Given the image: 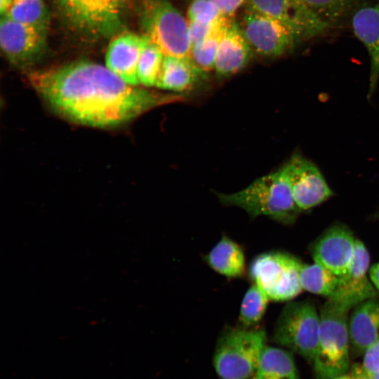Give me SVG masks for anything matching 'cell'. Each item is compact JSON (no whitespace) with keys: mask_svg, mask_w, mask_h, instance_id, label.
Returning a JSON list of instances; mask_svg holds the SVG:
<instances>
[{"mask_svg":"<svg viewBox=\"0 0 379 379\" xmlns=\"http://www.w3.org/2000/svg\"><path fill=\"white\" fill-rule=\"evenodd\" d=\"M369 376L371 379H379V373L370 374Z\"/></svg>","mask_w":379,"mask_h":379,"instance_id":"35","label":"cell"},{"mask_svg":"<svg viewBox=\"0 0 379 379\" xmlns=\"http://www.w3.org/2000/svg\"><path fill=\"white\" fill-rule=\"evenodd\" d=\"M204 74L189 58L164 56L156 87L176 93L185 92L193 88Z\"/></svg>","mask_w":379,"mask_h":379,"instance_id":"19","label":"cell"},{"mask_svg":"<svg viewBox=\"0 0 379 379\" xmlns=\"http://www.w3.org/2000/svg\"><path fill=\"white\" fill-rule=\"evenodd\" d=\"M264 328L231 327L218 339L213 366L221 379L252 378L267 344Z\"/></svg>","mask_w":379,"mask_h":379,"instance_id":"4","label":"cell"},{"mask_svg":"<svg viewBox=\"0 0 379 379\" xmlns=\"http://www.w3.org/2000/svg\"><path fill=\"white\" fill-rule=\"evenodd\" d=\"M143 36V44L137 67L138 79L140 84L144 86H156L164 55L158 46L145 36Z\"/></svg>","mask_w":379,"mask_h":379,"instance_id":"26","label":"cell"},{"mask_svg":"<svg viewBox=\"0 0 379 379\" xmlns=\"http://www.w3.org/2000/svg\"><path fill=\"white\" fill-rule=\"evenodd\" d=\"M350 373L352 379H371L369 375L364 371L361 364H353Z\"/></svg>","mask_w":379,"mask_h":379,"instance_id":"32","label":"cell"},{"mask_svg":"<svg viewBox=\"0 0 379 379\" xmlns=\"http://www.w3.org/2000/svg\"><path fill=\"white\" fill-rule=\"evenodd\" d=\"M357 239L343 225L330 227L311 247L313 262L319 263L339 277L345 274L352 262Z\"/></svg>","mask_w":379,"mask_h":379,"instance_id":"13","label":"cell"},{"mask_svg":"<svg viewBox=\"0 0 379 379\" xmlns=\"http://www.w3.org/2000/svg\"><path fill=\"white\" fill-rule=\"evenodd\" d=\"M303 262L284 252L270 251L256 256L249 266V276L268 296L277 302L289 301L302 291L300 272Z\"/></svg>","mask_w":379,"mask_h":379,"instance_id":"8","label":"cell"},{"mask_svg":"<svg viewBox=\"0 0 379 379\" xmlns=\"http://www.w3.org/2000/svg\"><path fill=\"white\" fill-rule=\"evenodd\" d=\"M233 22V20H229L204 39L191 46L189 59L202 73L206 74L214 69L219 43Z\"/></svg>","mask_w":379,"mask_h":379,"instance_id":"25","label":"cell"},{"mask_svg":"<svg viewBox=\"0 0 379 379\" xmlns=\"http://www.w3.org/2000/svg\"><path fill=\"white\" fill-rule=\"evenodd\" d=\"M219 9L221 14L226 18H232L237 11L246 0H210Z\"/></svg>","mask_w":379,"mask_h":379,"instance_id":"31","label":"cell"},{"mask_svg":"<svg viewBox=\"0 0 379 379\" xmlns=\"http://www.w3.org/2000/svg\"><path fill=\"white\" fill-rule=\"evenodd\" d=\"M351 309L328 298L319 310L320 331L312 362L316 379H333L350 368L349 316Z\"/></svg>","mask_w":379,"mask_h":379,"instance_id":"3","label":"cell"},{"mask_svg":"<svg viewBox=\"0 0 379 379\" xmlns=\"http://www.w3.org/2000/svg\"><path fill=\"white\" fill-rule=\"evenodd\" d=\"M143 40V35L121 32L112 39L105 55V66L132 86L140 84L137 67Z\"/></svg>","mask_w":379,"mask_h":379,"instance_id":"16","label":"cell"},{"mask_svg":"<svg viewBox=\"0 0 379 379\" xmlns=\"http://www.w3.org/2000/svg\"><path fill=\"white\" fill-rule=\"evenodd\" d=\"M0 45L7 59L18 67L34 64L46 48L47 29L20 23L1 15Z\"/></svg>","mask_w":379,"mask_h":379,"instance_id":"11","label":"cell"},{"mask_svg":"<svg viewBox=\"0 0 379 379\" xmlns=\"http://www.w3.org/2000/svg\"><path fill=\"white\" fill-rule=\"evenodd\" d=\"M0 11L16 22L48 29L50 16L44 0H0Z\"/></svg>","mask_w":379,"mask_h":379,"instance_id":"22","label":"cell"},{"mask_svg":"<svg viewBox=\"0 0 379 379\" xmlns=\"http://www.w3.org/2000/svg\"><path fill=\"white\" fill-rule=\"evenodd\" d=\"M300 276L302 290L327 299L333 295L340 281L339 276L315 262L302 263Z\"/></svg>","mask_w":379,"mask_h":379,"instance_id":"23","label":"cell"},{"mask_svg":"<svg viewBox=\"0 0 379 379\" xmlns=\"http://www.w3.org/2000/svg\"><path fill=\"white\" fill-rule=\"evenodd\" d=\"M251 379H300L293 352L266 345Z\"/></svg>","mask_w":379,"mask_h":379,"instance_id":"21","label":"cell"},{"mask_svg":"<svg viewBox=\"0 0 379 379\" xmlns=\"http://www.w3.org/2000/svg\"><path fill=\"white\" fill-rule=\"evenodd\" d=\"M350 346L356 354L379 339V300L372 298L354 307L349 316Z\"/></svg>","mask_w":379,"mask_h":379,"instance_id":"17","label":"cell"},{"mask_svg":"<svg viewBox=\"0 0 379 379\" xmlns=\"http://www.w3.org/2000/svg\"><path fill=\"white\" fill-rule=\"evenodd\" d=\"M322 21L336 27L361 5V0H302Z\"/></svg>","mask_w":379,"mask_h":379,"instance_id":"24","label":"cell"},{"mask_svg":"<svg viewBox=\"0 0 379 379\" xmlns=\"http://www.w3.org/2000/svg\"><path fill=\"white\" fill-rule=\"evenodd\" d=\"M286 168L295 202L301 212L314 208L333 193L318 167L299 152H295Z\"/></svg>","mask_w":379,"mask_h":379,"instance_id":"12","label":"cell"},{"mask_svg":"<svg viewBox=\"0 0 379 379\" xmlns=\"http://www.w3.org/2000/svg\"><path fill=\"white\" fill-rule=\"evenodd\" d=\"M253 51L234 21L223 34L217 50L215 67L222 77H230L244 68Z\"/></svg>","mask_w":379,"mask_h":379,"instance_id":"18","label":"cell"},{"mask_svg":"<svg viewBox=\"0 0 379 379\" xmlns=\"http://www.w3.org/2000/svg\"><path fill=\"white\" fill-rule=\"evenodd\" d=\"M270 298L255 284L246 292L240 307L239 321L244 327H254L262 320Z\"/></svg>","mask_w":379,"mask_h":379,"instance_id":"27","label":"cell"},{"mask_svg":"<svg viewBox=\"0 0 379 379\" xmlns=\"http://www.w3.org/2000/svg\"><path fill=\"white\" fill-rule=\"evenodd\" d=\"M218 196L222 204L239 207L253 218L265 215L280 223L290 225L301 213L295 202L284 165L239 192Z\"/></svg>","mask_w":379,"mask_h":379,"instance_id":"2","label":"cell"},{"mask_svg":"<svg viewBox=\"0 0 379 379\" xmlns=\"http://www.w3.org/2000/svg\"><path fill=\"white\" fill-rule=\"evenodd\" d=\"M350 17L353 33L364 44L370 59L367 95L370 99L379 81V0L359 5Z\"/></svg>","mask_w":379,"mask_h":379,"instance_id":"15","label":"cell"},{"mask_svg":"<svg viewBox=\"0 0 379 379\" xmlns=\"http://www.w3.org/2000/svg\"><path fill=\"white\" fill-rule=\"evenodd\" d=\"M361 366L369 375L379 373V339L364 353Z\"/></svg>","mask_w":379,"mask_h":379,"instance_id":"30","label":"cell"},{"mask_svg":"<svg viewBox=\"0 0 379 379\" xmlns=\"http://www.w3.org/2000/svg\"><path fill=\"white\" fill-rule=\"evenodd\" d=\"M248 9L281 22L297 43L325 34L332 28L319 18L302 0H246Z\"/></svg>","mask_w":379,"mask_h":379,"instance_id":"9","label":"cell"},{"mask_svg":"<svg viewBox=\"0 0 379 379\" xmlns=\"http://www.w3.org/2000/svg\"><path fill=\"white\" fill-rule=\"evenodd\" d=\"M239 26L252 51L261 56L281 57L298 44L279 20L248 8Z\"/></svg>","mask_w":379,"mask_h":379,"instance_id":"10","label":"cell"},{"mask_svg":"<svg viewBox=\"0 0 379 379\" xmlns=\"http://www.w3.org/2000/svg\"><path fill=\"white\" fill-rule=\"evenodd\" d=\"M368 275L372 284L379 291V262L370 266Z\"/></svg>","mask_w":379,"mask_h":379,"instance_id":"33","label":"cell"},{"mask_svg":"<svg viewBox=\"0 0 379 379\" xmlns=\"http://www.w3.org/2000/svg\"><path fill=\"white\" fill-rule=\"evenodd\" d=\"M370 255L364 244L357 239L354 255L347 272L340 277L338 288L331 299L350 308L377 296L368 271Z\"/></svg>","mask_w":379,"mask_h":379,"instance_id":"14","label":"cell"},{"mask_svg":"<svg viewBox=\"0 0 379 379\" xmlns=\"http://www.w3.org/2000/svg\"><path fill=\"white\" fill-rule=\"evenodd\" d=\"M68 26L88 39L113 38L122 32L131 0H55Z\"/></svg>","mask_w":379,"mask_h":379,"instance_id":"5","label":"cell"},{"mask_svg":"<svg viewBox=\"0 0 379 379\" xmlns=\"http://www.w3.org/2000/svg\"><path fill=\"white\" fill-rule=\"evenodd\" d=\"M333 379H352V375L350 373H347L345 374H343L341 375H339L338 377L334 378Z\"/></svg>","mask_w":379,"mask_h":379,"instance_id":"34","label":"cell"},{"mask_svg":"<svg viewBox=\"0 0 379 379\" xmlns=\"http://www.w3.org/2000/svg\"><path fill=\"white\" fill-rule=\"evenodd\" d=\"M223 15L210 0H192L187 10V20L199 22H213Z\"/></svg>","mask_w":379,"mask_h":379,"instance_id":"28","label":"cell"},{"mask_svg":"<svg viewBox=\"0 0 379 379\" xmlns=\"http://www.w3.org/2000/svg\"><path fill=\"white\" fill-rule=\"evenodd\" d=\"M30 84L69 121L99 128H114L182 97L128 84L106 66L79 60L31 72Z\"/></svg>","mask_w":379,"mask_h":379,"instance_id":"1","label":"cell"},{"mask_svg":"<svg viewBox=\"0 0 379 379\" xmlns=\"http://www.w3.org/2000/svg\"><path fill=\"white\" fill-rule=\"evenodd\" d=\"M214 271L227 278L244 275L246 262L241 246L227 236H223L204 257Z\"/></svg>","mask_w":379,"mask_h":379,"instance_id":"20","label":"cell"},{"mask_svg":"<svg viewBox=\"0 0 379 379\" xmlns=\"http://www.w3.org/2000/svg\"><path fill=\"white\" fill-rule=\"evenodd\" d=\"M230 20H232V18H228L222 16L219 20L213 22L206 23L188 21L191 46L204 39L212 32Z\"/></svg>","mask_w":379,"mask_h":379,"instance_id":"29","label":"cell"},{"mask_svg":"<svg viewBox=\"0 0 379 379\" xmlns=\"http://www.w3.org/2000/svg\"><path fill=\"white\" fill-rule=\"evenodd\" d=\"M140 25L145 36L164 56L189 58V24L169 0H144Z\"/></svg>","mask_w":379,"mask_h":379,"instance_id":"6","label":"cell"},{"mask_svg":"<svg viewBox=\"0 0 379 379\" xmlns=\"http://www.w3.org/2000/svg\"><path fill=\"white\" fill-rule=\"evenodd\" d=\"M319 331V312L313 302H289L277 319L272 340L312 364L318 348Z\"/></svg>","mask_w":379,"mask_h":379,"instance_id":"7","label":"cell"}]
</instances>
